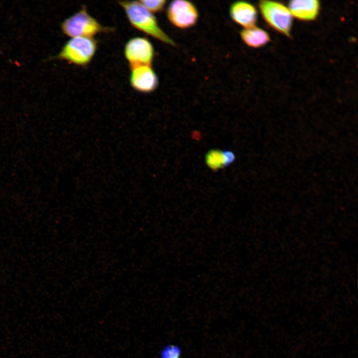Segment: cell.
Masks as SVG:
<instances>
[{"label": "cell", "mask_w": 358, "mask_h": 358, "mask_svg": "<svg viewBox=\"0 0 358 358\" xmlns=\"http://www.w3.org/2000/svg\"><path fill=\"white\" fill-rule=\"evenodd\" d=\"M167 16L174 26L184 29L195 25L199 14L196 7L191 2L185 0H175L169 4Z\"/></svg>", "instance_id": "obj_6"}, {"label": "cell", "mask_w": 358, "mask_h": 358, "mask_svg": "<svg viewBox=\"0 0 358 358\" xmlns=\"http://www.w3.org/2000/svg\"><path fill=\"white\" fill-rule=\"evenodd\" d=\"M124 55L129 68L140 66H152L154 58V48L147 38L136 36L125 44Z\"/></svg>", "instance_id": "obj_5"}, {"label": "cell", "mask_w": 358, "mask_h": 358, "mask_svg": "<svg viewBox=\"0 0 358 358\" xmlns=\"http://www.w3.org/2000/svg\"><path fill=\"white\" fill-rule=\"evenodd\" d=\"M259 7L263 17L271 28L287 36H290L293 16L288 7L275 1L261 0Z\"/></svg>", "instance_id": "obj_4"}, {"label": "cell", "mask_w": 358, "mask_h": 358, "mask_svg": "<svg viewBox=\"0 0 358 358\" xmlns=\"http://www.w3.org/2000/svg\"><path fill=\"white\" fill-rule=\"evenodd\" d=\"M138 1L153 14L162 11L167 3L165 0H141Z\"/></svg>", "instance_id": "obj_12"}, {"label": "cell", "mask_w": 358, "mask_h": 358, "mask_svg": "<svg viewBox=\"0 0 358 358\" xmlns=\"http://www.w3.org/2000/svg\"><path fill=\"white\" fill-rule=\"evenodd\" d=\"M288 6L292 16L303 21L315 19L320 10V2L317 0H291Z\"/></svg>", "instance_id": "obj_9"}, {"label": "cell", "mask_w": 358, "mask_h": 358, "mask_svg": "<svg viewBox=\"0 0 358 358\" xmlns=\"http://www.w3.org/2000/svg\"><path fill=\"white\" fill-rule=\"evenodd\" d=\"M131 25L137 30L171 46L173 40L159 26L154 14L145 8L138 1H118Z\"/></svg>", "instance_id": "obj_1"}, {"label": "cell", "mask_w": 358, "mask_h": 358, "mask_svg": "<svg viewBox=\"0 0 358 358\" xmlns=\"http://www.w3.org/2000/svg\"><path fill=\"white\" fill-rule=\"evenodd\" d=\"M162 358H179V355L174 348L169 347L163 352Z\"/></svg>", "instance_id": "obj_14"}, {"label": "cell", "mask_w": 358, "mask_h": 358, "mask_svg": "<svg viewBox=\"0 0 358 358\" xmlns=\"http://www.w3.org/2000/svg\"><path fill=\"white\" fill-rule=\"evenodd\" d=\"M231 19L245 28L256 26L258 11L255 6L246 1H237L231 4L229 8Z\"/></svg>", "instance_id": "obj_8"}, {"label": "cell", "mask_w": 358, "mask_h": 358, "mask_svg": "<svg viewBox=\"0 0 358 358\" xmlns=\"http://www.w3.org/2000/svg\"><path fill=\"white\" fill-rule=\"evenodd\" d=\"M240 36L244 43L254 48L263 47L270 41L268 33L256 26L242 29Z\"/></svg>", "instance_id": "obj_10"}, {"label": "cell", "mask_w": 358, "mask_h": 358, "mask_svg": "<svg viewBox=\"0 0 358 358\" xmlns=\"http://www.w3.org/2000/svg\"><path fill=\"white\" fill-rule=\"evenodd\" d=\"M61 29L64 34L71 38H93L98 34L113 30L112 27L102 25L89 13L85 5L65 19L61 24Z\"/></svg>", "instance_id": "obj_2"}, {"label": "cell", "mask_w": 358, "mask_h": 358, "mask_svg": "<svg viewBox=\"0 0 358 358\" xmlns=\"http://www.w3.org/2000/svg\"><path fill=\"white\" fill-rule=\"evenodd\" d=\"M97 42L93 38L77 37L67 41L57 58L78 66L89 64L96 53Z\"/></svg>", "instance_id": "obj_3"}, {"label": "cell", "mask_w": 358, "mask_h": 358, "mask_svg": "<svg viewBox=\"0 0 358 358\" xmlns=\"http://www.w3.org/2000/svg\"><path fill=\"white\" fill-rule=\"evenodd\" d=\"M129 68V83L134 90L142 93H150L156 90L159 80L152 66L140 65Z\"/></svg>", "instance_id": "obj_7"}, {"label": "cell", "mask_w": 358, "mask_h": 358, "mask_svg": "<svg viewBox=\"0 0 358 358\" xmlns=\"http://www.w3.org/2000/svg\"><path fill=\"white\" fill-rule=\"evenodd\" d=\"M205 162L211 170L217 171L225 167L223 151L211 149L205 155Z\"/></svg>", "instance_id": "obj_11"}, {"label": "cell", "mask_w": 358, "mask_h": 358, "mask_svg": "<svg viewBox=\"0 0 358 358\" xmlns=\"http://www.w3.org/2000/svg\"><path fill=\"white\" fill-rule=\"evenodd\" d=\"M223 154L225 167L230 166L234 163L235 160V156L233 152L230 150H223Z\"/></svg>", "instance_id": "obj_13"}]
</instances>
